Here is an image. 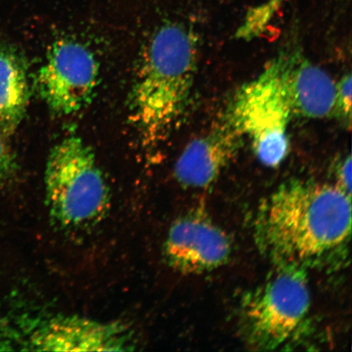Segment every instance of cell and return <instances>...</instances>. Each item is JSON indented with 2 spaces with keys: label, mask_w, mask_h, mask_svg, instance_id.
<instances>
[{
  "label": "cell",
  "mask_w": 352,
  "mask_h": 352,
  "mask_svg": "<svg viewBox=\"0 0 352 352\" xmlns=\"http://www.w3.org/2000/svg\"><path fill=\"white\" fill-rule=\"evenodd\" d=\"M351 196L337 184L293 179L264 202L256 223L258 243L276 261H319L349 242Z\"/></svg>",
  "instance_id": "1"
},
{
  "label": "cell",
  "mask_w": 352,
  "mask_h": 352,
  "mask_svg": "<svg viewBox=\"0 0 352 352\" xmlns=\"http://www.w3.org/2000/svg\"><path fill=\"white\" fill-rule=\"evenodd\" d=\"M196 70L192 33L175 22L158 26L145 47L131 100L132 116L148 149L164 142L182 117Z\"/></svg>",
  "instance_id": "2"
},
{
  "label": "cell",
  "mask_w": 352,
  "mask_h": 352,
  "mask_svg": "<svg viewBox=\"0 0 352 352\" xmlns=\"http://www.w3.org/2000/svg\"><path fill=\"white\" fill-rule=\"evenodd\" d=\"M45 189L52 221L65 230L94 226L109 210L107 180L94 153L77 136L65 138L52 149Z\"/></svg>",
  "instance_id": "3"
},
{
  "label": "cell",
  "mask_w": 352,
  "mask_h": 352,
  "mask_svg": "<svg viewBox=\"0 0 352 352\" xmlns=\"http://www.w3.org/2000/svg\"><path fill=\"white\" fill-rule=\"evenodd\" d=\"M310 305L305 271L298 264L280 263L267 280L244 298L242 337L254 350L278 349L300 328Z\"/></svg>",
  "instance_id": "4"
},
{
  "label": "cell",
  "mask_w": 352,
  "mask_h": 352,
  "mask_svg": "<svg viewBox=\"0 0 352 352\" xmlns=\"http://www.w3.org/2000/svg\"><path fill=\"white\" fill-rule=\"evenodd\" d=\"M292 117L276 59L237 92L226 120L242 138H248L261 164L276 167L288 156Z\"/></svg>",
  "instance_id": "5"
},
{
  "label": "cell",
  "mask_w": 352,
  "mask_h": 352,
  "mask_svg": "<svg viewBox=\"0 0 352 352\" xmlns=\"http://www.w3.org/2000/svg\"><path fill=\"white\" fill-rule=\"evenodd\" d=\"M99 76L96 56L72 38L56 41L39 70L38 91L52 111L68 116L90 103Z\"/></svg>",
  "instance_id": "6"
},
{
  "label": "cell",
  "mask_w": 352,
  "mask_h": 352,
  "mask_svg": "<svg viewBox=\"0 0 352 352\" xmlns=\"http://www.w3.org/2000/svg\"><path fill=\"white\" fill-rule=\"evenodd\" d=\"M26 333L23 345L34 351H130V329L120 323L100 322L76 316H57L37 324Z\"/></svg>",
  "instance_id": "7"
},
{
  "label": "cell",
  "mask_w": 352,
  "mask_h": 352,
  "mask_svg": "<svg viewBox=\"0 0 352 352\" xmlns=\"http://www.w3.org/2000/svg\"><path fill=\"white\" fill-rule=\"evenodd\" d=\"M164 254L175 270L183 274H201L228 262L231 243L226 233L209 219L191 214L171 226Z\"/></svg>",
  "instance_id": "8"
},
{
  "label": "cell",
  "mask_w": 352,
  "mask_h": 352,
  "mask_svg": "<svg viewBox=\"0 0 352 352\" xmlns=\"http://www.w3.org/2000/svg\"><path fill=\"white\" fill-rule=\"evenodd\" d=\"M276 59L293 116L312 120L332 116L336 83L329 74L299 52Z\"/></svg>",
  "instance_id": "9"
},
{
  "label": "cell",
  "mask_w": 352,
  "mask_h": 352,
  "mask_svg": "<svg viewBox=\"0 0 352 352\" xmlns=\"http://www.w3.org/2000/svg\"><path fill=\"white\" fill-rule=\"evenodd\" d=\"M242 136L227 120L189 143L178 158L175 175L189 188H206L217 179L239 151Z\"/></svg>",
  "instance_id": "10"
},
{
  "label": "cell",
  "mask_w": 352,
  "mask_h": 352,
  "mask_svg": "<svg viewBox=\"0 0 352 352\" xmlns=\"http://www.w3.org/2000/svg\"><path fill=\"white\" fill-rule=\"evenodd\" d=\"M28 72L23 60L0 43V135L10 138L23 120L29 101Z\"/></svg>",
  "instance_id": "11"
},
{
  "label": "cell",
  "mask_w": 352,
  "mask_h": 352,
  "mask_svg": "<svg viewBox=\"0 0 352 352\" xmlns=\"http://www.w3.org/2000/svg\"><path fill=\"white\" fill-rule=\"evenodd\" d=\"M351 74H347L336 85V101L332 116L338 118L343 124L351 126L352 83Z\"/></svg>",
  "instance_id": "12"
},
{
  "label": "cell",
  "mask_w": 352,
  "mask_h": 352,
  "mask_svg": "<svg viewBox=\"0 0 352 352\" xmlns=\"http://www.w3.org/2000/svg\"><path fill=\"white\" fill-rule=\"evenodd\" d=\"M6 138L0 135V180H6L15 173L16 157L6 142Z\"/></svg>",
  "instance_id": "13"
},
{
  "label": "cell",
  "mask_w": 352,
  "mask_h": 352,
  "mask_svg": "<svg viewBox=\"0 0 352 352\" xmlns=\"http://www.w3.org/2000/svg\"><path fill=\"white\" fill-rule=\"evenodd\" d=\"M337 186L351 196V157L343 158L336 167Z\"/></svg>",
  "instance_id": "14"
}]
</instances>
